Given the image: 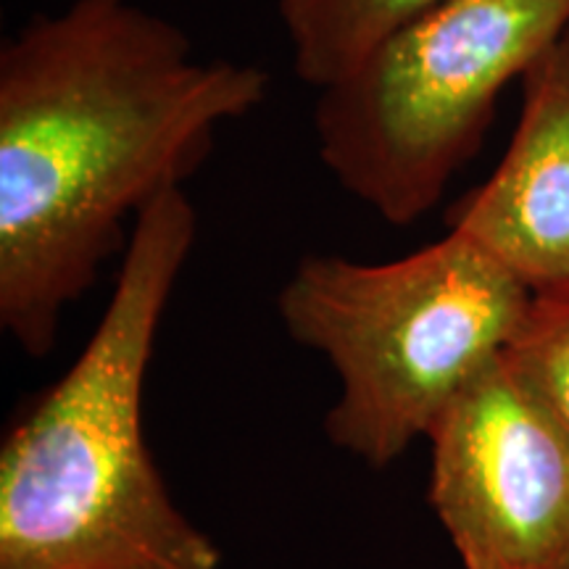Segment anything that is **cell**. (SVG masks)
Returning <instances> with one entry per match:
<instances>
[{"mask_svg":"<svg viewBox=\"0 0 569 569\" xmlns=\"http://www.w3.org/2000/svg\"><path fill=\"white\" fill-rule=\"evenodd\" d=\"M267 71L198 61L132 0H71L0 48V325L40 359L124 227L182 188L217 130L264 103Z\"/></svg>","mask_w":569,"mask_h":569,"instance_id":"6da1fadb","label":"cell"},{"mask_svg":"<svg viewBox=\"0 0 569 569\" xmlns=\"http://www.w3.org/2000/svg\"><path fill=\"white\" fill-rule=\"evenodd\" d=\"M182 188L138 213L101 322L0 448V569H222L142 436L159 325L193 251Z\"/></svg>","mask_w":569,"mask_h":569,"instance_id":"7a4b0ae2","label":"cell"},{"mask_svg":"<svg viewBox=\"0 0 569 569\" xmlns=\"http://www.w3.org/2000/svg\"><path fill=\"white\" fill-rule=\"evenodd\" d=\"M532 290L467 234L382 264L303 256L277 298L288 336L330 359V440L388 467L509 351Z\"/></svg>","mask_w":569,"mask_h":569,"instance_id":"3957f363","label":"cell"},{"mask_svg":"<svg viewBox=\"0 0 569 569\" xmlns=\"http://www.w3.org/2000/svg\"><path fill=\"white\" fill-rule=\"evenodd\" d=\"M567 27L569 0H446L319 90L325 169L386 222H417L478 153L498 96Z\"/></svg>","mask_w":569,"mask_h":569,"instance_id":"277c9868","label":"cell"},{"mask_svg":"<svg viewBox=\"0 0 569 569\" xmlns=\"http://www.w3.org/2000/svg\"><path fill=\"white\" fill-rule=\"evenodd\" d=\"M430 507L467 569H569V427L507 359L430 430Z\"/></svg>","mask_w":569,"mask_h":569,"instance_id":"5b68a950","label":"cell"},{"mask_svg":"<svg viewBox=\"0 0 569 569\" xmlns=\"http://www.w3.org/2000/svg\"><path fill=\"white\" fill-rule=\"evenodd\" d=\"M507 153L448 211L532 296L569 282V27L525 71Z\"/></svg>","mask_w":569,"mask_h":569,"instance_id":"8992f818","label":"cell"},{"mask_svg":"<svg viewBox=\"0 0 569 569\" xmlns=\"http://www.w3.org/2000/svg\"><path fill=\"white\" fill-rule=\"evenodd\" d=\"M446 0H280L298 80L327 90L369 53Z\"/></svg>","mask_w":569,"mask_h":569,"instance_id":"52a82bcc","label":"cell"},{"mask_svg":"<svg viewBox=\"0 0 569 569\" xmlns=\"http://www.w3.org/2000/svg\"><path fill=\"white\" fill-rule=\"evenodd\" d=\"M507 359L569 427V282L532 296Z\"/></svg>","mask_w":569,"mask_h":569,"instance_id":"ba28073f","label":"cell"}]
</instances>
